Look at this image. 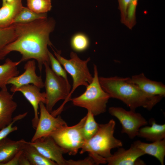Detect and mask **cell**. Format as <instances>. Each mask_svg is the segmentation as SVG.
Returning <instances> with one entry per match:
<instances>
[{
  "label": "cell",
  "mask_w": 165,
  "mask_h": 165,
  "mask_svg": "<svg viewBox=\"0 0 165 165\" xmlns=\"http://www.w3.org/2000/svg\"><path fill=\"white\" fill-rule=\"evenodd\" d=\"M39 107L40 116L31 142L40 138L50 136L54 132L67 125L60 116L57 117L53 116L43 102L40 103Z\"/></svg>",
  "instance_id": "9c48e42d"
},
{
  "label": "cell",
  "mask_w": 165,
  "mask_h": 165,
  "mask_svg": "<svg viewBox=\"0 0 165 165\" xmlns=\"http://www.w3.org/2000/svg\"><path fill=\"white\" fill-rule=\"evenodd\" d=\"M22 151L31 165H57L42 155L30 142L25 141Z\"/></svg>",
  "instance_id": "44dd1931"
},
{
  "label": "cell",
  "mask_w": 165,
  "mask_h": 165,
  "mask_svg": "<svg viewBox=\"0 0 165 165\" xmlns=\"http://www.w3.org/2000/svg\"><path fill=\"white\" fill-rule=\"evenodd\" d=\"M13 93H21L32 106L34 117L32 120V127L35 129L38 121V110L39 104L42 102L46 104V94L45 92H41L40 89L34 85L29 84L21 86L10 91Z\"/></svg>",
  "instance_id": "4fadbf2b"
},
{
  "label": "cell",
  "mask_w": 165,
  "mask_h": 165,
  "mask_svg": "<svg viewBox=\"0 0 165 165\" xmlns=\"http://www.w3.org/2000/svg\"><path fill=\"white\" fill-rule=\"evenodd\" d=\"M94 75L92 82L86 87L85 91L79 96L71 99L74 105L84 108L94 116L105 112L107 104L110 98L99 83L97 66L94 64Z\"/></svg>",
  "instance_id": "277c9868"
},
{
  "label": "cell",
  "mask_w": 165,
  "mask_h": 165,
  "mask_svg": "<svg viewBox=\"0 0 165 165\" xmlns=\"http://www.w3.org/2000/svg\"><path fill=\"white\" fill-rule=\"evenodd\" d=\"M20 61H13L9 58L6 59L5 62L0 65V89H7L8 81L19 74L17 66L21 63Z\"/></svg>",
  "instance_id": "ffe728a7"
},
{
  "label": "cell",
  "mask_w": 165,
  "mask_h": 165,
  "mask_svg": "<svg viewBox=\"0 0 165 165\" xmlns=\"http://www.w3.org/2000/svg\"><path fill=\"white\" fill-rule=\"evenodd\" d=\"M127 80L149 96L165 97V85L161 82L150 80L142 73L127 77Z\"/></svg>",
  "instance_id": "5bb4252c"
},
{
  "label": "cell",
  "mask_w": 165,
  "mask_h": 165,
  "mask_svg": "<svg viewBox=\"0 0 165 165\" xmlns=\"http://www.w3.org/2000/svg\"><path fill=\"white\" fill-rule=\"evenodd\" d=\"M54 52L57 59L72 79V89L69 95V97L71 100L72 94L78 87L80 86L86 87L92 81L93 77L87 67V64L90 58L89 57L86 60H82L76 53L71 52L70 54V59H67L61 56L60 51Z\"/></svg>",
  "instance_id": "8992f818"
},
{
  "label": "cell",
  "mask_w": 165,
  "mask_h": 165,
  "mask_svg": "<svg viewBox=\"0 0 165 165\" xmlns=\"http://www.w3.org/2000/svg\"><path fill=\"white\" fill-rule=\"evenodd\" d=\"M27 7L37 13H46L52 8L51 0H27Z\"/></svg>",
  "instance_id": "484cf974"
},
{
  "label": "cell",
  "mask_w": 165,
  "mask_h": 165,
  "mask_svg": "<svg viewBox=\"0 0 165 165\" xmlns=\"http://www.w3.org/2000/svg\"><path fill=\"white\" fill-rule=\"evenodd\" d=\"M115 125L113 119L107 123L99 124L96 134L90 139L85 140L80 153L88 152L95 164L106 163V159L112 155L111 150L123 146L122 142L114 136Z\"/></svg>",
  "instance_id": "3957f363"
},
{
  "label": "cell",
  "mask_w": 165,
  "mask_h": 165,
  "mask_svg": "<svg viewBox=\"0 0 165 165\" xmlns=\"http://www.w3.org/2000/svg\"><path fill=\"white\" fill-rule=\"evenodd\" d=\"M27 114L28 112H25L16 116L13 118V120L10 124L0 130V141L11 133L17 130V127L13 126V125L15 122L24 118Z\"/></svg>",
  "instance_id": "f1b7e54d"
},
{
  "label": "cell",
  "mask_w": 165,
  "mask_h": 165,
  "mask_svg": "<svg viewBox=\"0 0 165 165\" xmlns=\"http://www.w3.org/2000/svg\"><path fill=\"white\" fill-rule=\"evenodd\" d=\"M86 117V116L77 124L71 127L67 125L50 136L57 144L69 155H76L84 143L85 140L82 128Z\"/></svg>",
  "instance_id": "52a82bcc"
},
{
  "label": "cell",
  "mask_w": 165,
  "mask_h": 165,
  "mask_svg": "<svg viewBox=\"0 0 165 165\" xmlns=\"http://www.w3.org/2000/svg\"><path fill=\"white\" fill-rule=\"evenodd\" d=\"M30 143L42 155L57 165H67V160L63 156L66 153L65 151L50 136L40 138Z\"/></svg>",
  "instance_id": "30bf717a"
},
{
  "label": "cell",
  "mask_w": 165,
  "mask_h": 165,
  "mask_svg": "<svg viewBox=\"0 0 165 165\" xmlns=\"http://www.w3.org/2000/svg\"><path fill=\"white\" fill-rule=\"evenodd\" d=\"M26 141L22 139L15 141L7 138L0 141V165L9 161L22 150Z\"/></svg>",
  "instance_id": "2e32d148"
},
{
  "label": "cell",
  "mask_w": 165,
  "mask_h": 165,
  "mask_svg": "<svg viewBox=\"0 0 165 165\" xmlns=\"http://www.w3.org/2000/svg\"><path fill=\"white\" fill-rule=\"evenodd\" d=\"M86 121L82 128V133L85 140H88L97 133L99 129V124L96 121L94 115L88 111Z\"/></svg>",
  "instance_id": "cb8c5ba5"
},
{
  "label": "cell",
  "mask_w": 165,
  "mask_h": 165,
  "mask_svg": "<svg viewBox=\"0 0 165 165\" xmlns=\"http://www.w3.org/2000/svg\"><path fill=\"white\" fill-rule=\"evenodd\" d=\"M118 8L120 13L121 21L124 25L125 23L128 8L130 0H118Z\"/></svg>",
  "instance_id": "f546056e"
},
{
  "label": "cell",
  "mask_w": 165,
  "mask_h": 165,
  "mask_svg": "<svg viewBox=\"0 0 165 165\" xmlns=\"http://www.w3.org/2000/svg\"><path fill=\"white\" fill-rule=\"evenodd\" d=\"M13 94L7 89L0 90V130L13 121L12 115L17 107L16 103L13 100Z\"/></svg>",
  "instance_id": "9a60e30c"
},
{
  "label": "cell",
  "mask_w": 165,
  "mask_h": 165,
  "mask_svg": "<svg viewBox=\"0 0 165 165\" xmlns=\"http://www.w3.org/2000/svg\"><path fill=\"white\" fill-rule=\"evenodd\" d=\"M48 55L52 71L57 75L68 81L66 72L62 67L60 62L49 51H48Z\"/></svg>",
  "instance_id": "83f0119b"
},
{
  "label": "cell",
  "mask_w": 165,
  "mask_h": 165,
  "mask_svg": "<svg viewBox=\"0 0 165 165\" xmlns=\"http://www.w3.org/2000/svg\"><path fill=\"white\" fill-rule=\"evenodd\" d=\"M89 40L87 36L83 33H79L72 37L71 45L75 51L81 52L86 50L89 46Z\"/></svg>",
  "instance_id": "d4e9b609"
},
{
  "label": "cell",
  "mask_w": 165,
  "mask_h": 165,
  "mask_svg": "<svg viewBox=\"0 0 165 165\" xmlns=\"http://www.w3.org/2000/svg\"><path fill=\"white\" fill-rule=\"evenodd\" d=\"M108 112L119 120L122 126L121 133L126 134L130 139L137 136L140 128L148 124L147 121L141 115L135 111L112 107L109 108Z\"/></svg>",
  "instance_id": "ba28073f"
},
{
  "label": "cell",
  "mask_w": 165,
  "mask_h": 165,
  "mask_svg": "<svg viewBox=\"0 0 165 165\" xmlns=\"http://www.w3.org/2000/svg\"><path fill=\"white\" fill-rule=\"evenodd\" d=\"M16 36L13 24L7 28H0V61L8 54L6 47L16 39Z\"/></svg>",
  "instance_id": "7402d4cb"
},
{
  "label": "cell",
  "mask_w": 165,
  "mask_h": 165,
  "mask_svg": "<svg viewBox=\"0 0 165 165\" xmlns=\"http://www.w3.org/2000/svg\"><path fill=\"white\" fill-rule=\"evenodd\" d=\"M22 152V149L17 153L10 160L3 165H19L20 158Z\"/></svg>",
  "instance_id": "1f68e13d"
},
{
  "label": "cell",
  "mask_w": 165,
  "mask_h": 165,
  "mask_svg": "<svg viewBox=\"0 0 165 165\" xmlns=\"http://www.w3.org/2000/svg\"><path fill=\"white\" fill-rule=\"evenodd\" d=\"M145 155L133 144L127 149L120 147L111 156L106 159L108 165H143L145 163L139 158Z\"/></svg>",
  "instance_id": "8fae6325"
},
{
  "label": "cell",
  "mask_w": 165,
  "mask_h": 165,
  "mask_svg": "<svg viewBox=\"0 0 165 165\" xmlns=\"http://www.w3.org/2000/svg\"><path fill=\"white\" fill-rule=\"evenodd\" d=\"M19 165H31L28 159L23 152L20 158Z\"/></svg>",
  "instance_id": "d6a6232c"
},
{
  "label": "cell",
  "mask_w": 165,
  "mask_h": 165,
  "mask_svg": "<svg viewBox=\"0 0 165 165\" xmlns=\"http://www.w3.org/2000/svg\"><path fill=\"white\" fill-rule=\"evenodd\" d=\"M151 126L141 127L137 136L152 142L165 138V124H160L154 120L151 121Z\"/></svg>",
  "instance_id": "d6986e66"
},
{
  "label": "cell",
  "mask_w": 165,
  "mask_h": 165,
  "mask_svg": "<svg viewBox=\"0 0 165 165\" xmlns=\"http://www.w3.org/2000/svg\"><path fill=\"white\" fill-rule=\"evenodd\" d=\"M99 80L101 87L110 98L121 101L133 111L139 107L151 110L163 98L146 94L129 82L127 77H100Z\"/></svg>",
  "instance_id": "7a4b0ae2"
},
{
  "label": "cell",
  "mask_w": 165,
  "mask_h": 165,
  "mask_svg": "<svg viewBox=\"0 0 165 165\" xmlns=\"http://www.w3.org/2000/svg\"><path fill=\"white\" fill-rule=\"evenodd\" d=\"M47 17L46 13H37L28 7L23 6L13 20V24L28 23L37 20Z\"/></svg>",
  "instance_id": "603a6c76"
},
{
  "label": "cell",
  "mask_w": 165,
  "mask_h": 165,
  "mask_svg": "<svg viewBox=\"0 0 165 165\" xmlns=\"http://www.w3.org/2000/svg\"><path fill=\"white\" fill-rule=\"evenodd\" d=\"M138 0H130L124 25L131 29L136 23V12Z\"/></svg>",
  "instance_id": "4316f807"
},
{
  "label": "cell",
  "mask_w": 165,
  "mask_h": 165,
  "mask_svg": "<svg viewBox=\"0 0 165 165\" xmlns=\"http://www.w3.org/2000/svg\"><path fill=\"white\" fill-rule=\"evenodd\" d=\"M24 72L21 75L10 79L7 84H11L10 91L24 85H34L40 89L44 87V83L41 76H38L36 73V63L35 60H28L25 64Z\"/></svg>",
  "instance_id": "7c38bea8"
},
{
  "label": "cell",
  "mask_w": 165,
  "mask_h": 165,
  "mask_svg": "<svg viewBox=\"0 0 165 165\" xmlns=\"http://www.w3.org/2000/svg\"><path fill=\"white\" fill-rule=\"evenodd\" d=\"M22 0H15L11 4L2 5L0 8V28L11 26L22 7Z\"/></svg>",
  "instance_id": "ac0fdd59"
},
{
  "label": "cell",
  "mask_w": 165,
  "mask_h": 165,
  "mask_svg": "<svg viewBox=\"0 0 165 165\" xmlns=\"http://www.w3.org/2000/svg\"><path fill=\"white\" fill-rule=\"evenodd\" d=\"M15 0H2V5L6 4H11Z\"/></svg>",
  "instance_id": "836d02e7"
},
{
  "label": "cell",
  "mask_w": 165,
  "mask_h": 165,
  "mask_svg": "<svg viewBox=\"0 0 165 165\" xmlns=\"http://www.w3.org/2000/svg\"><path fill=\"white\" fill-rule=\"evenodd\" d=\"M95 165L93 159L89 156L83 160H67V165Z\"/></svg>",
  "instance_id": "4dcf8cb0"
},
{
  "label": "cell",
  "mask_w": 165,
  "mask_h": 165,
  "mask_svg": "<svg viewBox=\"0 0 165 165\" xmlns=\"http://www.w3.org/2000/svg\"><path fill=\"white\" fill-rule=\"evenodd\" d=\"M133 144L140 149L145 154H148L155 157L162 165H164L165 156V138L150 143L138 140Z\"/></svg>",
  "instance_id": "e0dca14e"
},
{
  "label": "cell",
  "mask_w": 165,
  "mask_h": 165,
  "mask_svg": "<svg viewBox=\"0 0 165 165\" xmlns=\"http://www.w3.org/2000/svg\"><path fill=\"white\" fill-rule=\"evenodd\" d=\"M55 24V20L51 17L28 23L13 24L17 36L6 47L7 52L8 54L13 51L19 52L22 55L21 62L36 60L41 72L45 63L50 64L48 46H52L50 35Z\"/></svg>",
  "instance_id": "6da1fadb"
},
{
  "label": "cell",
  "mask_w": 165,
  "mask_h": 165,
  "mask_svg": "<svg viewBox=\"0 0 165 165\" xmlns=\"http://www.w3.org/2000/svg\"><path fill=\"white\" fill-rule=\"evenodd\" d=\"M44 65L46 72L44 87L46 89V107L51 113L55 104L59 101L64 100L63 103L58 108L54 111L57 115L61 113L64 105L71 99L69 97L71 85L68 81L56 75L50 67V64L45 63Z\"/></svg>",
  "instance_id": "5b68a950"
}]
</instances>
